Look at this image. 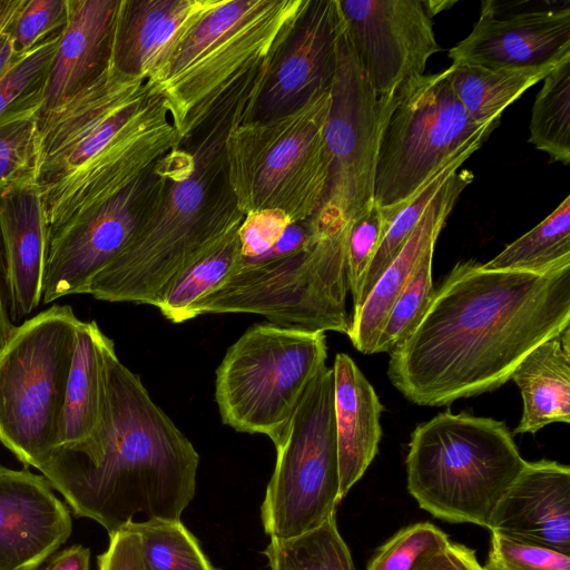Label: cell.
I'll return each instance as SVG.
<instances>
[{
  "mask_svg": "<svg viewBox=\"0 0 570 570\" xmlns=\"http://www.w3.org/2000/svg\"><path fill=\"white\" fill-rule=\"evenodd\" d=\"M570 325V265L537 274L459 262L387 375L411 402L441 406L493 391L540 343Z\"/></svg>",
  "mask_w": 570,
  "mask_h": 570,
  "instance_id": "1",
  "label": "cell"
},
{
  "mask_svg": "<svg viewBox=\"0 0 570 570\" xmlns=\"http://www.w3.org/2000/svg\"><path fill=\"white\" fill-rule=\"evenodd\" d=\"M198 463L191 442L119 361L112 342L97 428L53 448L37 469L76 515L111 534L138 513L180 520L195 495Z\"/></svg>",
  "mask_w": 570,
  "mask_h": 570,
  "instance_id": "2",
  "label": "cell"
},
{
  "mask_svg": "<svg viewBox=\"0 0 570 570\" xmlns=\"http://www.w3.org/2000/svg\"><path fill=\"white\" fill-rule=\"evenodd\" d=\"M267 69L246 68L179 129L165 155L166 184L153 213L126 249L90 283L98 301L155 306L168 283L234 227L244 215L228 181L225 145L248 112Z\"/></svg>",
  "mask_w": 570,
  "mask_h": 570,
  "instance_id": "3",
  "label": "cell"
},
{
  "mask_svg": "<svg viewBox=\"0 0 570 570\" xmlns=\"http://www.w3.org/2000/svg\"><path fill=\"white\" fill-rule=\"evenodd\" d=\"M525 463L502 421L446 411L411 434L407 490L440 520L487 528Z\"/></svg>",
  "mask_w": 570,
  "mask_h": 570,
  "instance_id": "4",
  "label": "cell"
},
{
  "mask_svg": "<svg viewBox=\"0 0 570 570\" xmlns=\"http://www.w3.org/2000/svg\"><path fill=\"white\" fill-rule=\"evenodd\" d=\"M330 91L294 112L267 121L236 124L225 155L239 212L278 209L292 222L314 218L328 185L324 130Z\"/></svg>",
  "mask_w": 570,
  "mask_h": 570,
  "instance_id": "5",
  "label": "cell"
},
{
  "mask_svg": "<svg viewBox=\"0 0 570 570\" xmlns=\"http://www.w3.org/2000/svg\"><path fill=\"white\" fill-rule=\"evenodd\" d=\"M347 225L321 228L295 253L238 266L219 288L191 306L190 320L208 313H253L285 327L347 335Z\"/></svg>",
  "mask_w": 570,
  "mask_h": 570,
  "instance_id": "6",
  "label": "cell"
},
{
  "mask_svg": "<svg viewBox=\"0 0 570 570\" xmlns=\"http://www.w3.org/2000/svg\"><path fill=\"white\" fill-rule=\"evenodd\" d=\"M305 0H219L185 35L148 81L166 101L177 130L243 70L272 55Z\"/></svg>",
  "mask_w": 570,
  "mask_h": 570,
  "instance_id": "7",
  "label": "cell"
},
{
  "mask_svg": "<svg viewBox=\"0 0 570 570\" xmlns=\"http://www.w3.org/2000/svg\"><path fill=\"white\" fill-rule=\"evenodd\" d=\"M79 323L70 305L53 304L0 350V443L24 466L58 445Z\"/></svg>",
  "mask_w": 570,
  "mask_h": 570,
  "instance_id": "8",
  "label": "cell"
},
{
  "mask_svg": "<svg viewBox=\"0 0 570 570\" xmlns=\"http://www.w3.org/2000/svg\"><path fill=\"white\" fill-rule=\"evenodd\" d=\"M497 126H479L456 98L448 68L395 90L377 151L373 198L392 223L410 199L469 146Z\"/></svg>",
  "mask_w": 570,
  "mask_h": 570,
  "instance_id": "9",
  "label": "cell"
},
{
  "mask_svg": "<svg viewBox=\"0 0 570 570\" xmlns=\"http://www.w3.org/2000/svg\"><path fill=\"white\" fill-rule=\"evenodd\" d=\"M326 336L273 323L250 326L216 370L224 424L277 444L308 384L325 365Z\"/></svg>",
  "mask_w": 570,
  "mask_h": 570,
  "instance_id": "10",
  "label": "cell"
},
{
  "mask_svg": "<svg viewBox=\"0 0 570 570\" xmlns=\"http://www.w3.org/2000/svg\"><path fill=\"white\" fill-rule=\"evenodd\" d=\"M275 448L261 519L271 539H289L336 514L342 500L332 367L315 374Z\"/></svg>",
  "mask_w": 570,
  "mask_h": 570,
  "instance_id": "11",
  "label": "cell"
},
{
  "mask_svg": "<svg viewBox=\"0 0 570 570\" xmlns=\"http://www.w3.org/2000/svg\"><path fill=\"white\" fill-rule=\"evenodd\" d=\"M330 95L324 130L330 177L323 204L314 217L321 228L345 226L373 199L380 138L393 95L377 96L344 22Z\"/></svg>",
  "mask_w": 570,
  "mask_h": 570,
  "instance_id": "12",
  "label": "cell"
},
{
  "mask_svg": "<svg viewBox=\"0 0 570 570\" xmlns=\"http://www.w3.org/2000/svg\"><path fill=\"white\" fill-rule=\"evenodd\" d=\"M165 155L119 190L75 210L48 232L43 305L87 294L91 281L134 240L164 191Z\"/></svg>",
  "mask_w": 570,
  "mask_h": 570,
  "instance_id": "13",
  "label": "cell"
},
{
  "mask_svg": "<svg viewBox=\"0 0 570 570\" xmlns=\"http://www.w3.org/2000/svg\"><path fill=\"white\" fill-rule=\"evenodd\" d=\"M160 95L111 66L94 83L38 117L36 184L41 197L62 185L129 130Z\"/></svg>",
  "mask_w": 570,
  "mask_h": 570,
  "instance_id": "14",
  "label": "cell"
},
{
  "mask_svg": "<svg viewBox=\"0 0 570 570\" xmlns=\"http://www.w3.org/2000/svg\"><path fill=\"white\" fill-rule=\"evenodd\" d=\"M345 31L380 97L425 75L441 47L422 0H337Z\"/></svg>",
  "mask_w": 570,
  "mask_h": 570,
  "instance_id": "15",
  "label": "cell"
},
{
  "mask_svg": "<svg viewBox=\"0 0 570 570\" xmlns=\"http://www.w3.org/2000/svg\"><path fill=\"white\" fill-rule=\"evenodd\" d=\"M342 29L337 0H305L291 31L271 58L245 122L283 117L330 91Z\"/></svg>",
  "mask_w": 570,
  "mask_h": 570,
  "instance_id": "16",
  "label": "cell"
},
{
  "mask_svg": "<svg viewBox=\"0 0 570 570\" xmlns=\"http://www.w3.org/2000/svg\"><path fill=\"white\" fill-rule=\"evenodd\" d=\"M448 56L452 63L493 69L560 63L570 57V7L500 14L484 1L472 31Z\"/></svg>",
  "mask_w": 570,
  "mask_h": 570,
  "instance_id": "17",
  "label": "cell"
},
{
  "mask_svg": "<svg viewBox=\"0 0 570 570\" xmlns=\"http://www.w3.org/2000/svg\"><path fill=\"white\" fill-rule=\"evenodd\" d=\"M71 531L69 510L42 474L0 464V570H37Z\"/></svg>",
  "mask_w": 570,
  "mask_h": 570,
  "instance_id": "18",
  "label": "cell"
},
{
  "mask_svg": "<svg viewBox=\"0 0 570 570\" xmlns=\"http://www.w3.org/2000/svg\"><path fill=\"white\" fill-rule=\"evenodd\" d=\"M487 529L570 556V468L550 460L527 462Z\"/></svg>",
  "mask_w": 570,
  "mask_h": 570,
  "instance_id": "19",
  "label": "cell"
},
{
  "mask_svg": "<svg viewBox=\"0 0 570 570\" xmlns=\"http://www.w3.org/2000/svg\"><path fill=\"white\" fill-rule=\"evenodd\" d=\"M0 236L9 314L20 325L42 302L48 257V223L35 179L0 191Z\"/></svg>",
  "mask_w": 570,
  "mask_h": 570,
  "instance_id": "20",
  "label": "cell"
},
{
  "mask_svg": "<svg viewBox=\"0 0 570 570\" xmlns=\"http://www.w3.org/2000/svg\"><path fill=\"white\" fill-rule=\"evenodd\" d=\"M219 0H120L111 67L153 80L191 27Z\"/></svg>",
  "mask_w": 570,
  "mask_h": 570,
  "instance_id": "21",
  "label": "cell"
},
{
  "mask_svg": "<svg viewBox=\"0 0 570 570\" xmlns=\"http://www.w3.org/2000/svg\"><path fill=\"white\" fill-rule=\"evenodd\" d=\"M119 1L68 0V22L37 117L88 88L110 68Z\"/></svg>",
  "mask_w": 570,
  "mask_h": 570,
  "instance_id": "22",
  "label": "cell"
},
{
  "mask_svg": "<svg viewBox=\"0 0 570 570\" xmlns=\"http://www.w3.org/2000/svg\"><path fill=\"white\" fill-rule=\"evenodd\" d=\"M468 170L453 174L430 203L400 253L368 294L360 313L351 318L347 334L363 354H374L386 316L409 281L424 250L436 243L446 218L463 189L472 181Z\"/></svg>",
  "mask_w": 570,
  "mask_h": 570,
  "instance_id": "23",
  "label": "cell"
},
{
  "mask_svg": "<svg viewBox=\"0 0 570 570\" xmlns=\"http://www.w3.org/2000/svg\"><path fill=\"white\" fill-rule=\"evenodd\" d=\"M332 368L340 495L343 499L377 453L383 405L351 356L336 354Z\"/></svg>",
  "mask_w": 570,
  "mask_h": 570,
  "instance_id": "24",
  "label": "cell"
},
{
  "mask_svg": "<svg viewBox=\"0 0 570 570\" xmlns=\"http://www.w3.org/2000/svg\"><path fill=\"white\" fill-rule=\"evenodd\" d=\"M523 411L514 434L570 423V325L535 346L515 367Z\"/></svg>",
  "mask_w": 570,
  "mask_h": 570,
  "instance_id": "25",
  "label": "cell"
},
{
  "mask_svg": "<svg viewBox=\"0 0 570 570\" xmlns=\"http://www.w3.org/2000/svg\"><path fill=\"white\" fill-rule=\"evenodd\" d=\"M112 342L96 321H80L58 445L80 441L97 428L105 397L106 354Z\"/></svg>",
  "mask_w": 570,
  "mask_h": 570,
  "instance_id": "26",
  "label": "cell"
},
{
  "mask_svg": "<svg viewBox=\"0 0 570 570\" xmlns=\"http://www.w3.org/2000/svg\"><path fill=\"white\" fill-rule=\"evenodd\" d=\"M558 65L493 69L452 63L448 70L452 89L473 121L479 126H498L502 111Z\"/></svg>",
  "mask_w": 570,
  "mask_h": 570,
  "instance_id": "27",
  "label": "cell"
},
{
  "mask_svg": "<svg viewBox=\"0 0 570 570\" xmlns=\"http://www.w3.org/2000/svg\"><path fill=\"white\" fill-rule=\"evenodd\" d=\"M234 227L185 266L166 286L155 307L173 323L188 320L191 306L219 288L240 262L238 228Z\"/></svg>",
  "mask_w": 570,
  "mask_h": 570,
  "instance_id": "28",
  "label": "cell"
},
{
  "mask_svg": "<svg viewBox=\"0 0 570 570\" xmlns=\"http://www.w3.org/2000/svg\"><path fill=\"white\" fill-rule=\"evenodd\" d=\"M570 265V195L532 229L482 267L491 271L548 273Z\"/></svg>",
  "mask_w": 570,
  "mask_h": 570,
  "instance_id": "29",
  "label": "cell"
},
{
  "mask_svg": "<svg viewBox=\"0 0 570 570\" xmlns=\"http://www.w3.org/2000/svg\"><path fill=\"white\" fill-rule=\"evenodd\" d=\"M481 145L482 141H479L461 151L442 169H440L397 213L389 226L366 271L360 295L357 299L353 302V314L351 318L360 313L364 302L377 283L379 278L400 253L439 190L445 181L458 171L463 163L481 147Z\"/></svg>",
  "mask_w": 570,
  "mask_h": 570,
  "instance_id": "30",
  "label": "cell"
},
{
  "mask_svg": "<svg viewBox=\"0 0 570 570\" xmlns=\"http://www.w3.org/2000/svg\"><path fill=\"white\" fill-rule=\"evenodd\" d=\"M529 141L553 161L570 163V57L543 79L531 114Z\"/></svg>",
  "mask_w": 570,
  "mask_h": 570,
  "instance_id": "31",
  "label": "cell"
},
{
  "mask_svg": "<svg viewBox=\"0 0 570 570\" xmlns=\"http://www.w3.org/2000/svg\"><path fill=\"white\" fill-rule=\"evenodd\" d=\"M271 570H356L335 514L289 539H271L264 550Z\"/></svg>",
  "mask_w": 570,
  "mask_h": 570,
  "instance_id": "32",
  "label": "cell"
},
{
  "mask_svg": "<svg viewBox=\"0 0 570 570\" xmlns=\"http://www.w3.org/2000/svg\"><path fill=\"white\" fill-rule=\"evenodd\" d=\"M62 33L21 56L0 78V125L38 114L45 101Z\"/></svg>",
  "mask_w": 570,
  "mask_h": 570,
  "instance_id": "33",
  "label": "cell"
},
{
  "mask_svg": "<svg viewBox=\"0 0 570 570\" xmlns=\"http://www.w3.org/2000/svg\"><path fill=\"white\" fill-rule=\"evenodd\" d=\"M125 525L140 537L147 570H216L180 520L147 519Z\"/></svg>",
  "mask_w": 570,
  "mask_h": 570,
  "instance_id": "34",
  "label": "cell"
},
{
  "mask_svg": "<svg viewBox=\"0 0 570 570\" xmlns=\"http://www.w3.org/2000/svg\"><path fill=\"white\" fill-rule=\"evenodd\" d=\"M435 244L421 256L405 286L395 299L377 338L374 353H391L417 326L426 312L434 287L432 259Z\"/></svg>",
  "mask_w": 570,
  "mask_h": 570,
  "instance_id": "35",
  "label": "cell"
},
{
  "mask_svg": "<svg viewBox=\"0 0 570 570\" xmlns=\"http://www.w3.org/2000/svg\"><path fill=\"white\" fill-rule=\"evenodd\" d=\"M39 160L37 114L0 125V191L36 179Z\"/></svg>",
  "mask_w": 570,
  "mask_h": 570,
  "instance_id": "36",
  "label": "cell"
},
{
  "mask_svg": "<svg viewBox=\"0 0 570 570\" xmlns=\"http://www.w3.org/2000/svg\"><path fill=\"white\" fill-rule=\"evenodd\" d=\"M449 543L448 534L433 523H414L399 530L383 543L366 570H415L423 560Z\"/></svg>",
  "mask_w": 570,
  "mask_h": 570,
  "instance_id": "37",
  "label": "cell"
},
{
  "mask_svg": "<svg viewBox=\"0 0 570 570\" xmlns=\"http://www.w3.org/2000/svg\"><path fill=\"white\" fill-rule=\"evenodd\" d=\"M390 226L382 208L371 199L348 222L346 257L350 291L355 302L360 295L366 271Z\"/></svg>",
  "mask_w": 570,
  "mask_h": 570,
  "instance_id": "38",
  "label": "cell"
},
{
  "mask_svg": "<svg viewBox=\"0 0 570 570\" xmlns=\"http://www.w3.org/2000/svg\"><path fill=\"white\" fill-rule=\"evenodd\" d=\"M68 0H24L7 29L16 52L24 55L62 33L68 22Z\"/></svg>",
  "mask_w": 570,
  "mask_h": 570,
  "instance_id": "39",
  "label": "cell"
},
{
  "mask_svg": "<svg viewBox=\"0 0 570 570\" xmlns=\"http://www.w3.org/2000/svg\"><path fill=\"white\" fill-rule=\"evenodd\" d=\"M484 570H570V556L491 532Z\"/></svg>",
  "mask_w": 570,
  "mask_h": 570,
  "instance_id": "40",
  "label": "cell"
},
{
  "mask_svg": "<svg viewBox=\"0 0 570 570\" xmlns=\"http://www.w3.org/2000/svg\"><path fill=\"white\" fill-rule=\"evenodd\" d=\"M291 223V218L278 209L247 213L238 228L239 264L252 262L269 250Z\"/></svg>",
  "mask_w": 570,
  "mask_h": 570,
  "instance_id": "41",
  "label": "cell"
},
{
  "mask_svg": "<svg viewBox=\"0 0 570 570\" xmlns=\"http://www.w3.org/2000/svg\"><path fill=\"white\" fill-rule=\"evenodd\" d=\"M97 561L98 570H147L140 537L127 525L109 534L108 549Z\"/></svg>",
  "mask_w": 570,
  "mask_h": 570,
  "instance_id": "42",
  "label": "cell"
},
{
  "mask_svg": "<svg viewBox=\"0 0 570 570\" xmlns=\"http://www.w3.org/2000/svg\"><path fill=\"white\" fill-rule=\"evenodd\" d=\"M415 570H484L474 550L450 542L444 549L423 560Z\"/></svg>",
  "mask_w": 570,
  "mask_h": 570,
  "instance_id": "43",
  "label": "cell"
},
{
  "mask_svg": "<svg viewBox=\"0 0 570 570\" xmlns=\"http://www.w3.org/2000/svg\"><path fill=\"white\" fill-rule=\"evenodd\" d=\"M37 570H90V550L75 544L53 553L45 567Z\"/></svg>",
  "mask_w": 570,
  "mask_h": 570,
  "instance_id": "44",
  "label": "cell"
},
{
  "mask_svg": "<svg viewBox=\"0 0 570 570\" xmlns=\"http://www.w3.org/2000/svg\"><path fill=\"white\" fill-rule=\"evenodd\" d=\"M16 325L9 314L8 287L6 277V265L3 257V248L0 236V350L11 338L16 332Z\"/></svg>",
  "mask_w": 570,
  "mask_h": 570,
  "instance_id": "45",
  "label": "cell"
},
{
  "mask_svg": "<svg viewBox=\"0 0 570 570\" xmlns=\"http://www.w3.org/2000/svg\"><path fill=\"white\" fill-rule=\"evenodd\" d=\"M7 29L0 35V78L21 56H23L16 52L12 39Z\"/></svg>",
  "mask_w": 570,
  "mask_h": 570,
  "instance_id": "46",
  "label": "cell"
},
{
  "mask_svg": "<svg viewBox=\"0 0 570 570\" xmlns=\"http://www.w3.org/2000/svg\"><path fill=\"white\" fill-rule=\"evenodd\" d=\"M24 0H0V35L9 27Z\"/></svg>",
  "mask_w": 570,
  "mask_h": 570,
  "instance_id": "47",
  "label": "cell"
},
{
  "mask_svg": "<svg viewBox=\"0 0 570 570\" xmlns=\"http://www.w3.org/2000/svg\"><path fill=\"white\" fill-rule=\"evenodd\" d=\"M429 14L433 17L442 10H445L448 7L452 6L454 2L452 1H423Z\"/></svg>",
  "mask_w": 570,
  "mask_h": 570,
  "instance_id": "48",
  "label": "cell"
}]
</instances>
